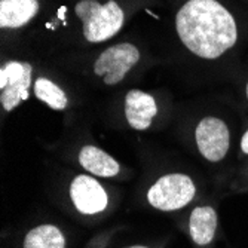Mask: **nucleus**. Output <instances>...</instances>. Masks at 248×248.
I'll return each mask as SVG.
<instances>
[{
  "instance_id": "f257e3e1",
  "label": "nucleus",
  "mask_w": 248,
  "mask_h": 248,
  "mask_svg": "<svg viewBox=\"0 0 248 248\" xmlns=\"http://www.w3.org/2000/svg\"><path fill=\"white\" fill-rule=\"evenodd\" d=\"M175 30L185 46L204 60L220 58L238 40L233 15L217 0H187L177 12Z\"/></svg>"
},
{
  "instance_id": "f03ea898",
  "label": "nucleus",
  "mask_w": 248,
  "mask_h": 248,
  "mask_svg": "<svg viewBox=\"0 0 248 248\" xmlns=\"http://www.w3.org/2000/svg\"><path fill=\"white\" fill-rule=\"evenodd\" d=\"M76 16L83 24V36L88 42L100 43L119 33L125 22L122 8L108 0L100 3L97 0H80L75 6Z\"/></svg>"
},
{
  "instance_id": "7ed1b4c3",
  "label": "nucleus",
  "mask_w": 248,
  "mask_h": 248,
  "mask_svg": "<svg viewBox=\"0 0 248 248\" xmlns=\"http://www.w3.org/2000/svg\"><path fill=\"white\" fill-rule=\"evenodd\" d=\"M195 196V185L186 174L161 177L147 193L149 204L161 211H175L186 207Z\"/></svg>"
},
{
  "instance_id": "20e7f679",
  "label": "nucleus",
  "mask_w": 248,
  "mask_h": 248,
  "mask_svg": "<svg viewBox=\"0 0 248 248\" xmlns=\"http://www.w3.org/2000/svg\"><path fill=\"white\" fill-rule=\"evenodd\" d=\"M139 61L140 51L135 45L128 42L118 43L100 54L94 62V73L106 85L113 86L122 82Z\"/></svg>"
},
{
  "instance_id": "39448f33",
  "label": "nucleus",
  "mask_w": 248,
  "mask_h": 248,
  "mask_svg": "<svg viewBox=\"0 0 248 248\" xmlns=\"http://www.w3.org/2000/svg\"><path fill=\"white\" fill-rule=\"evenodd\" d=\"M33 67L26 61H8L0 69V103L5 111L15 110L29 98Z\"/></svg>"
},
{
  "instance_id": "423d86ee",
  "label": "nucleus",
  "mask_w": 248,
  "mask_h": 248,
  "mask_svg": "<svg viewBox=\"0 0 248 248\" xmlns=\"http://www.w3.org/2000/svg\"><path fill=\"white\" fill-rule=\"evenodd\" d=\"M195 140L199 153L210 162L223 161L231 147V132L221 119L207 116L196 125Z\"/></svg>"
},
{
  "instance_id": "0eeeda50",
  "label": "nucleus",
  "mask_w": 248,
  "mask_h": 248,
  "mask_svg": "<svg viewBox=\"0 0 248 248\" xmlns=\"http://www.w3.org/2000/svg\"><path fill=\"white\" fill-rule=\"evenodd\" d=\"M70 198L82 214H95L107 207V193L89 175H78L70 186Z\"/></svg>"
},
{
  "instance_id": "6e6552de",
  "label": "nucleus",
  "mask_w": 248,
  "mask_h": 248,
  "mask_svg": "<svg viewBox=\"0 0 248 248\" xmlns=\"http://www.w3.org/2000/svg\"><path fill=\"white\" fill-rule=\"evenodd\" d=\"M157 113L155 98L140 89H132L125 97V116L131 128L137 131L147 129Z\"/></svg>"
},
{
  "instance_id": "1a4fd4ad",
  "label": "nucleus",
  "mask_w": 248,
  "mask_h": 248,
  "mask_svg": "<svg viewBox=\"0 0 248 248\" xmlns=\"http://www.w3.org/2000/svg\"><path fill=\"white\" fill-rule=\"evenodd\" d=\"M39 12L37 0H0V27L14 30L26 26Z\"/></svg>"
},
{
  "instance_id": "9d476101",
  "label": "nucleus",
  "mask_w": 248,
  "mask_h": 248,
  "mask_svg": "<svg viewBox=\"0 0 248 248\" xmlns=\"http://www.w3.org/2000/svg\"><path fill=\"white\" fill-rule=\"evenodd\" d=\"M217 229V214L211 207H198L192 211L189 232L195 244L207 245L214 239Z\"/></svg>"
},
{
  "instance_id": "9b49d317",
  "label": "nucleus",
  "mask_w": 248,
  "mask_h": 248,
  "mask_svg": "<svg viewBox=\"0 0 248 248\" xmlns=\"http://www.w3.org/2000/svg\"><path fill=\"white\" fill-rule=\"evenodd\" d=\"M79 162L88 171L98 177H113L119 172V164L95 146H85L80 149Z\"/></svg>"
},
{
  "instance_id": "f8f14e48",
  "label": "nucleus",
  "mask_w": 248,
  "mask_h": 248,
  "mask_svg": "<svg viewBox=\"0 0 248 248\" xmlns=\"http://www.w3.org/2000/svg\"><path fill=\"white\" fill-rule=\"evenodd\" d=\"M24 248H65V238L52 224H42L27 233Z\"/></svg>"
},
{
  "instance_id": "ddd939ff",
  "label": "nucleus",
  "mask_w": 248,
  "mask_h": 248,
  "mask_svg": "<svg viewBox=\"0 0 248 248\" xmlns=\"http://www.w3.org/2000/svg\"><path fill=\"white\" fill-rule=\"evenodd\" d=\"M34 95L54 110H64L69 106V98L62 89L48 78H39L34 82Z\"/></svg>"
},
{
  "instance_id": "4468645a",
  "label": "nucleus",
  "mask_w": 248,
  "mask_h": 248,
  "mask_svg": "<svg viewBox=\"0 0 248 248\" xmlns=\"http://www.w3.org/2000/svg\"><path fill=\"white\" fill-rule=\"evenodd\" d=\"M241 150H242V153L248 155V128H247V131L242 134V139H241Z\"/></svg>"
},
{
  "instance_id": "2eb2a0df",
  "label": "nucleus",
  "mask_w": 248,
  "mask_h": 248,
  "mask_svg": "<svg viewBox=\"0 0 248 248\" xmlns=\"http://www.w3.org/2000/svg\"><path fill=\"white\" fill-rule=\"evenodd\" d=\"M245 94H247V100H248V83H247V86H245Z\"/></svg>"
},
{
  "instance_id": "dca6fc26",
  "label": "nucleus",
  "mask_w": 248,
  "mask_h": 248,
  "mask_svg": "<svg viewBox=\"0 0 248 248\" xmlns=\"http://www.w3.org/2000/svg\"><path fill=\"white\" fill-rule=\"evenodd\" d=\"M128 248H147V247H140V245H137V247H128Z\"/></svg>"
}]
</instances>
